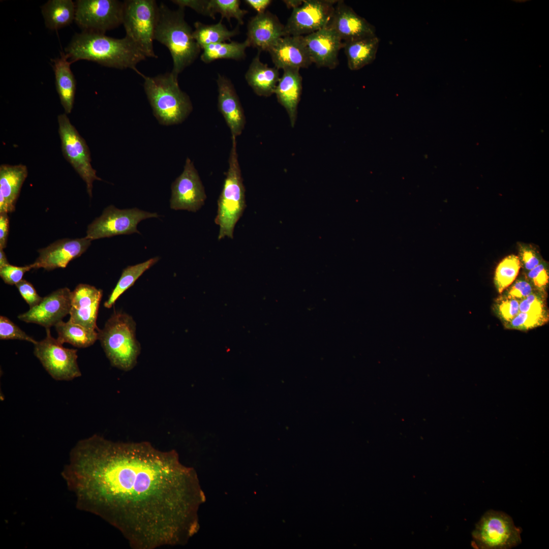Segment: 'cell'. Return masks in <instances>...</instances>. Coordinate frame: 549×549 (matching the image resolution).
Instances as JSON below:
<instances>
[{"mask_svg": "<svg viewBox=\"0 0 549 549\" xmlns=\"http://www.w3.org/2000/svg\"><path fill=\"white\" fill-rule=\"evenodd\" d=\"M521 268L517 256L509 255L498 265L494 276L495 286L502 293L516 279Z\"/></svg>", "mask_w": 549, "mask_h": 549, "instance_id": "obj_34", "label": "cell"}, {"mask_svg": "<svg viewBox=\"0 0 549 549\" xmlns=\"http://www.w3.org/2000/svg\"><path fill=\"white\" fill-rule=\"evenodd\" d=\"M228 168L218 201L215 223L219 226L218 239H232L234 227L246 207L245 188L238 161L236 138L232 137Z\"/></svg>", "mask_w": 549, "mask_h": 549, "instance_id": "obj_6", "label": "cell"}, {"mask_svg": "<svg viewBox=\"0 0 549 549\" xmlns=\"http://www.w3.org/2000/svg\"><path fill=\"white\" fill-rule=\"evenodd\" d=\"M159 217L156 212L136 207L120 209L111 205L88 226L85 237L92 240L122 234H140L137 228L140 222Z\"/></svg>", "mask_w": 549, "mask_h": 549, "instance_id": "obj_10", "label": "cell"}, {"mask_svg": "<svg viewBox=\"0 0 549 549\" xmlns=\"http://www.w3.org/2000/svg\"><path fill=\"white\" fill-rule=\"evenodd\" d=\"M32 269L30 264L16 266L9 264L0 268V276L6 284L16 285L23 279L24 274Z\"/></svg>", "mask_w": 549, "mask_h": 549, "instance_id": "obj_42", "label": "cell"}, {"mask_svg": "<svg viewBox=\"0 0 549 549\" xmlns=\"http://www.w3.org/2000/svg\"><path fill=\"white\" fill-rule=\"evenodd\" d=\"M91 241L85 237L57 240L38 251V257L30 264L32 269L43 268L51 270L57 268H65L70 261L80 256L86 251Z\"/></svg>", "mask_w": 549, "mask_h": 549, "instance_id": "obj_16", "label": "cell"}, {"mask_svg": "<svg viewBox=\"0 0 549 549\" xmlns=\"http://www.w3.org/2000/svg\"><path fill=\"white\" fill-rule=\"evenodd\" d=\"M280 77L274 94L278 102L286 110L290 124L294 127L302 92V77L299 69L286 68Z\"/></svg>", "mask_w": 549, "mask_h": 549, "instance_id": "obj_24", "label": "cell"}, {"mask_svg": "<svg viewBox=\"0 0 549 549\" xmlns=\"http://www.w3.org/2000/svg\"><path fill=\"white\" fill-rule=\"evenodd\" d=\"M144 80V89L159 123L170 126L182 123L190 114L193 106L189 96L180 89L178 78L171 72L154 77L136 71Z\"/></svg>", "mask_w": 549, "mask_h": 549, "instance_id": "obj_4", "label": "cell"}, {"mask_svg": "<svg viewBox=\"0 0 549 549\" xmlns=\"http://www.w3.org/2000/svg\"><path fill=\"white\" fill-rule=\"evenodd\" d=\"M546 291L536 290L519 302L520 312H544L548 311L546 306Z\"/></svg>", "mask_w": 549, "mask_h": 549, "instance_id": "obj_38", "label": "cell"}, {"mask_svg": "<svg viewBox=\"0 0 549 549\" xmlns=\"http://www.w3.org/2000/svg\"><path fill=\"white\" fill-rule=\"evenodd\" d=\"M9 220L7 213L0 214V248L7 246L9 233Z\"/></svg>", "mask_w": 549, "mask_h": 549, "instance_id": "obj_44", "label": "cell"}, {"mask_svg": "<svg viewBox=\"0 0 549 549\" xmlns=\"http://www.w3.org/2000/svg\"><path fill=\"white\" fill-rule=\"evenodd\" d=\"M73 63L79 60L94 62L105 67L131 69L145 59L146 56L129 38H113L105 34L82 31L76 33L65 49Z\"/></svg>", "mask_w": 549, "mask_h": 549, "instance_id": "obj_2", "label": "cell"}, {"mask_svg": "<svg viewBox=\"0 0 549 549\" xmlns=\"http://www.w3.org/2000/svg\"><path fill=\"white\" fill-rule=\"evenodd\" d=\"M250 46L247 39L243 42L231 41L213 44L202 48L203 52L200 58L206 64L220 59L241 60L246 57V49Z\"/></svg>", "mask_w": 549, "mask_h": 549, "instance_id": "obj_32", "label": "cell"}, {"mask_svg": "<svg viewBox=\"0 0 549 549\" xmlns=\"http://www.w3.org/2000/svg\"><path fill=\"white\" fill-rule=\"evenodd\" d=\"M68 59L65 52H61L59 57L52 60L56 90L66 114L70 113L72 110L76 85L70 68L72 63Z\"/></svg>", "mask_w": 549, "mask_h": 549, "instance_id": "obj_27", "label": "cell"}, {"mask_svg": "<svg viewBox=\"0 0 549 549\" xmlns=\"http://www.w3.org/2000/svg\"><path fill=\"white\" fill-rule=\"evenodd\" d=\"M518 251L517 257L524 272L532 269L543 260L539 252L532 245L519 243Z\"/></svg>", "mask_w": 549, "mask_h": 549, "instance_id": "obj_37", "label": "cell"}, {"mask_svg": "<svg viewBox=\"0 0 549 549\" xmlns=\"http://www.w3.org/2000/svg\"><path fill=\"white\" fill-rule=\"evenodd\" d=\"M218 96V106L231 137L237 138L242 133L246 125V117L235 89L231 81L219 74L217 79Z\"/></svg>", "mask_w": 549, "mask_h": 549, "instance_id": "obj_21", "label": "cell"}, {"mask_svg": "<svg viewBox=\"0 0 549 549\" xmlns=\"http://www.w3.org/2000/svg\"><path fill=\"white\" fill-rule=\"evenodd\" d=\"M159 260V257H155L142 263L129 266L124 269L120 277L110 294L109 298L104 303V307L108 309L111 308L118 297L127 289L132 286L137 280L146 270L156 263Z\"/></svg>", "mask_w": 549, "mask_h": 549, "instance_id": "obj_33", "label": "cell"}, {"mask_svg": "<svg viewBox=\"0 0 549 549\" xmlns=\"http://www.w3.org/2000/svg\"><path fill=\"white\" fill-rule=\"evenodd\" d=\"M327 27L334 31L343 42L376 36L375 26L343 1H338Z\"/></svg>", "mask_w": 549, "mask_h": 549, "instance_id": "obj_18", "label": "cell"}, {"mask_svg": "<svg viewBox=\"0 0 549 549\" xmlns=\"http://www.w3.org/2000/svg\"><path fill=\"white\" fill-rule=\"evenodd\" d=\"M171 2L178 7H189L212 19H215L216 14L220 13L221 19L225 18L230 23L231 18H233L239 25L243 24L244 16L248 13L240 8L239 0H173Z\"/></svg>", "mask_w": 549, "mask_h": 549, "instance_id": "obj_25", "label": "cell"}, {"mask_svg": "<svg viewBox=\"0 0 549 549\" xmlns=\"http://www.w3.org/2000/svg\"><path fill=\"white\" fill-rule=\"evenodd\" d=\"M548 321V311L544 312H519L514 318L503 323L507 329L527 330L542 326Z\"/></svg>", "mask_w": 549, "mask_h": 549, "instance_id": "obj_35", "label": "cell"}, {"mask_svg": "<svg viewBox=\"0 0 549 549\" xmlns=\"http://www.w3.org/2000/svg\"><path fill=\"white\" fill-rule=\"evenodd\" d=\"M523 272L536 289L546 291L549 280L548 267L546 261L543 260L532 269Z\"/></svg>", "mask_w": 549, "mask_h": 549, "instance_id": "obj_41", "label": "cell"}, {"mask_svg": "<svg viewBox=\"0 0 549 549\" xmlns=\"http://www.w3.org/2000/svg\"><path fill=\"white\" fill-rule=\"evenodd\" d=\"M159 15V5L154 0H126L123 2L122 24L126 37L131 40L146 57L157 58L153 42Z\"/></svg>", "mask_w": 549, "mask_h": 549, "instance_id": "obj_7", "label": "cell"}, {"mask_svg": "<svg viewBox=\"0 0 549 549\" xmlns=\"http://www.w3.org/2000/svg\"><path fill=\"white\" fill-rule=\"evenodd\" d=\"M338 1H303L293 11L285 25L286 36H303L328 26Z\"/></svg>", "mask_w": 549, "mask_h": 549, "instance_id": "obj_13", "label": "cell"}, {"mask_svg": "<svg viewBox=\"0 0 549 549\" xmlns=\"http://www.w3.org/2000/svg\"><path fill=\"white\" fill-rule=\"evenodd\" d=\"M244 2L255 10L258 13L265 12L266 9L272 2L270 0H245Z\"/></svg>", "mask_w": 549, "mask_h": 549, "instance_id": "obj_45", "label": "cell"}, {"mask_svg": "<svg viewBox=\"0 0 549 549\" xmlns=\"http://www.w3.org/2000/svg\"><path fill=\"white\" fill-rule=\"evenodd\" d=\"M57 120L63 154L85 182L87 192L91 198L93 182L102 179L92 167L88 147L66 113L59 115Z\"/></svg>", "mask_w": 549, "mask_h": 549, "instance_id": "obj_9", "label": "cell"}, {"mask_svg": "<svg viewBox=\"0 0 549 549\" xmlns=\"http://www.w3.org/2000/svg\"><path fill=\"white\" fill-rule=\"evenodd\" d=\"M57 341L63 344L69 343L77 348H86L99 339L98 330L87 329L70 321L58 322L55 326Z\"/></svg>", "mask_w": 549, "mask_h": 549, "instance_id": "obj_30", "label": "cell"}, {"mask_svg": "<svg viewBox=\"0 0 549 549\" xmlns=\"http://www.w3.org/2000/svg\"><path fill=\"white\" fill-rule=\"evenodd\" d=\"M312 63L332 69L339 64L338 54L343 41L328 27L303 36Z\"/></svg>", "mask_w": 549, "mask_h": 549, "instance_id": "obj_17", "label": "cell"}, {"mask_svg": "<svg viewBox=\"0 0 549 549\" xmlns=\"http://www.w3.org/2000/svg\"><path fill=\"white\" fill-rule=\"evenodd\" d=\"M180 465L173 451L94 436L71 453L68 482L80 503L140 547L172 543L180 519Z\"/></svg>", "mask_w": 549, "mask_h": 549, "instance_id": "obj_1", "label": "cell"}, {"mask_svg": "<svg viewBox=\"0 0 549 549\" xmlns=\"http://www.w3.org/2000/svg\"><path fill=\"white\" fill-rule=\"evenodd\" d=\"M522 530L504 512L490 510L476 524L471 545L476 549H508L521 542Z\"/></svg>", "mask_w": 549, "mask_h": 549, "instance_id": "obj_8", "label": "cell"}, {"mask_svg": "<svg viewBox=\"0 0 549 549\" xmlns=\"http://www.w3.org/2000/svg\"><path fill=\"white\" fill-rule=\"evenodd\" d=\"M204 188L193 162L187 158L180 175L171 185L170 207L174 210L196 212L204 204Z\"/></svg>", "mask_w": 549, "mask_h": 549, "instance_id": "obj_14", "label": "cell"}, {"mask_svg": "<svg viewBox=\"0 0 549 549\" xmlns=\"http://www.w3.org/2000/svg\"><path fill=\"white\" fill-rule=\"evenodd\" d=\"M283 2L288 8H293V9L300 6L303 3V1L298 0H288Z\"/></svg>", "mask_w": 549, "mask_h": 549, "instance_id": "obj_46", "label": "cell"}, {"mask_svg": "<svg viewBox=\"0 0 549 549\" xmlns=\"http://www.w3.org/2000/svg\"><path fill=\"white\" fill-rule=\"evenodd\" d=\"M274 67L306 68L312 63L303 36H285L280 38L268 50Z\"/></svg>", "mask_w": 549, "mask_h": 549, "instance_id": "obj_22", "label": "cell"}, {"mask_svg": "<svg viewBox=\"0 0 549 549\" xmlns=\"http://www.w3.org/2000/svg\"><path fill=\"white\" fill-rule=\"evenodd\" d=\"M99 340L113 367L124 371L133 369L140 352L136 338V323L133 318L123 313L115 312L98 329Z\"/></svg>", "mask_w": 549, "mask_h": 549, "instance_id": "obj_5", "label": "cell"}, {"mask_svg": "<svg viewBox=\"0 0 549 549\" xmlns=\"http://www.w3.org/2000/svg\"><path fill=\"white\" fill-rule=\"evenodd\" d=\"M536 290L523 272L503 292L520 301Z\"/></svg>", "mask_w": 549, "mask_h": 549, "instance_id": "obj_40", "label": "cell"}, {"mask_svg": "<svg viewBox=\"0 0 549 549\" xmlns=\"http://www.w3.org/2000/svg\"><path fill=\"white\" fill-rule=\"evenodd\" d=\"M260 51L253 58L245 74V79L259 96L269 97L274 94L280 80L279 69L270 67L260 59Z\"/></svg>", "mask_w": 549, "mask_h": 549, "instance_id": "obj_26", "label": "cell"}, {"mask_svg": "<svg viewBox=\"0 0 549 549\" xmlns=\"http://www.w3.org/2000/svg\"><path fill=\"white\" fill-rule=\"evenodd\" d=\"M15 286L22 297L29 305V308L37 305L43 298L37 293L32 284L24 279H22Z\"/></svg>", "mask_w": 549, "mask_h": 549, "instance_id": "obj_43", "label": "cell"}, {"mask_svg": "<svg viewBox=\"0 0 549 549\" xmlns=\"http://www.w3.org/2000/svg\"><path fill=\"white\" fill-rule=\"evenodd\" d=\"M247 36L250 46L258 51H268L280 38L286 36L285 26L276 15L265 11L251 18Z\"/></svg>", "mask_w": 549, "mask_h": 549, "instance_id": "obj_20", "label": "cell"}, {"mask_svg": "<svg viewBox=\"0 0 549 549\" xmlns=\"http://www.w3.org/2000/svg\"><path fill=\"white\" fill-rule=\"evenodd\" d=\"M9 264L6 255L3 249L0 248V268Z\"/></svg>", "mask_w": 549, "mask_h": 549, "instance_id": "obj_47", "label": "cell"}, {"mask_svg": "<svg viewBox=\"0 0 549 549\" xmlns=\"http://www.w3.org/2000/svg\"><path fill=\"white\" fill-rule=\"evenodd\" d=\"M379 42L377 36L343 42L349 69L358 70L371 64L376 58Z\"/></svg>", "mask_w": 549, "mask_h": 549, "instance_id": "obj_28", "label": "cell"}, {"mask_svg": "<svg viewBox=\"0 0 549 549\" xmlns=\"http://www.w3.org/2000/svg\"><path fill=\"white\" fill-rule=\"evenodd\" d=\"M46 337L34 344V355L49 374L56 380L69 381L81 376L77 350L63 347L46 328Z\"/></svg>", "mask_w": 549, "mask_h": 549, "instance_id": "obj_11", "label": "cell"}, {"mask_svg": "<svg viewBox=\"0 0 549 549\" xmlns=\"http://www.w3.org/2000/svg\"><path fill=\"white\" fill-rule=\"evenodd\" d=\"M75 5L74 20L82 31L105 34L122 24V2L78 0Z\"/></svg>", "mask_w": 549, "mask_h": 549, "instance_id": "obj_12", "label": "cell"}, {"mask_svg": "<svg viewBox=\"0 0 549 549\" xmlns=\"http://www.w3.org/2000/svg\"><path fill=\"white\" fill-rule=\"evenodd\" d=\"M71 296L72 291L68 288L58 289L43 297L37 305L19 315L18 318L50 328L69 314Z\"/></svg>", "mask_w": 549, "mask_h": 549, "instance_id": "obj_15", "label": "cell"}, {"mask_svg": "<svg viewBox=\"0 0 549 549\" xmlns=\"http://www.w3.org/2000/svg\"><path fill=\"white\" fill-rule=\"evenodd\" d=\"M103 292L85 284L78 285L72 291L69 321L87 329L98 330L97 319Z\"/></svg>", "mask_w": 549, "mask_h": 549, "instance_id": "obj_19", "label": "cell"}, {"mask_svg": "<svg viewBox=\"0 0 549 549\" xmlns=\"http://www.w3.org/2000/svg\"><path fill=\"white\" fill-rule=\"evenodd\" d=\"M519 302L502 292L494 301L493 310L503 323L512 319L520 312Z\"/></svg>", "mask_w": 549, "mask_h": 549, "instance_id": "obj_36", "label": "cell"}, {"mask_svg": "<svg viewBox=\"0 0 549 549\" xmlns=\"http://www.w3.org/2000/svg\"><path fill=\"white\" fill-rule=\"evenodd\" d=\"M27 176V169L22 164L0 166V214L15 210L21 188Z\"/></svg>", "mask_w": 549, "mask_h": 549, "instance_id": "obj_23", "label": "cell"}, {"mask_svg": "<svg viewBox=\"0 0 549 549\" xmlns=\"http://www.w3.org/2000/svg\"><path fill=\"white\" fill-rule=\"evenodd\" d=\"M0 339L24 340L34 345L37 342L9 318L4 316H0Z\"/></svg>", "mask_w": 549, "mask_h": 549, "instance_id": "obj_39", "label": "cell"}, {"mask_svg": "<svg viewBox=\"0 0 549 549\" xmlns=\"http://www.w3.org/2000/svg\"><path fill=\"white\" fill-rule=\"evenodd\" d=\"M46 27L57 30L75 20L76 5L72 0H49L41 7Z\"/></svg>", "mask_w": 549, "mask_h": 549, "instance_id": "obj_29", "label": "cell"}, {"mask_svg": "<svg viewBox=\"0 0 549 549\" xmlns=\"http://www.w3.org/2000/svg\"><path fill=\"white\" fill-rule=\"evenodd\" d=\"M184 10L181 7L171 10L161 3L155 33V40L166 46L170 52L173 60L171 73L177 78L195 60L201 49L193 38L192 27L185 19Z\"/></svg>", "mask_w": 549, "mask_h": 549, "instance_id": "obj_3", "label": "cell"}, {"mask_svg": "<svg viewBox=\"0 0 549 549\" xmlns=\"http://www.w3.org/2000/svg\"><path fill=\"white\" fill-rule=\"evenodd\" d=\"M222 21L221 19L217 23L209 25L200 21L194 23L193 36L201 49L209 45L230 41L232 37L239 33L238 27L229 30Z\"/></svg>", "mask_w": 549, "mask_h": 549, "instance_id": "obj_31", "label": "cell"}]
</instances>
